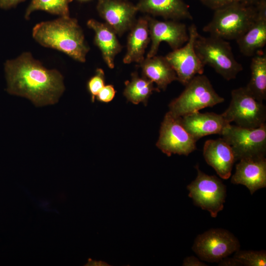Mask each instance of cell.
<instances>
[{
	"label": "cell",
	"instance_id": "9",
	"mask_svg": "<svg viewBox=\"0 0 266 266\" xmlns=\"http://www.w3.org/2000/svg\"><path fill=\"white\" fill-rule=\"evenodd\" d=\"M237 238L223 229H211L197 236L192 249L199 258L208 262H219L240 248Z\"/></svg>",
	"mask_w": 266,
	"mask_h": 266
},
{
	"label": "cell",
	"instance_id": "10",
	"mask_svg": "<svg viewBox=\"0 0 266 266\" xmlns=\"http://www.w3.org/2000/svg\"><path fill=\"white\" fill-rule=\"evenodd\" d=\"M197 141L183 126L180 117L167 112L162 122L156 146L168 156H188L195 151Z\"/></svg>",
	"mask_w": 266,
	"mask_h": 266
},
{
	"label": "cell",
	"instance_id": "16",
	"mask_svg": "<svg viewBox=\"0 0 266 266\" xmlns=\"http://www.w3.org/2000/svg\"><path fill=\"white\" fill-rule=\"evenodd\" d=\"M203 155L207 164L214 168L220 177L224 179L230 177L235 161L231 147L222 137L206 140Z\"/></svg>",
	"mask_w": 266,
	"mask_h": 266
},
{
	"label": "cell",
	"instance_id": "13",
	"mask_svg": "<svg viewBox=\"0 0 266 266\" xmlns=\"http://www.w3.org/2000/svg\"><path fill=\"white\" fill-rule=\"evenodd\" d=\"M96 7L99 15L119 36L130 30L136 20V5L127 0H98Z\"/></svg>",
	"mask_w": 266,
	"mask_h": 266
},
{
	"label": "cell",
	"instance_id": "34",
	"mask_svg": "<svg viewBox=\"0 0 266 266\" xmlns=\"http://www.w3.org/2000/svg\"></svg>",
	"mask_w": 266,
	"mask_h": 266
},
{
	"label": "cell",
	"instance_id": "21",
	"mask_svg": "<svg viewBox=\"0 0 266 266\" xmlns=\"http://www.w3.org/2000/svg\"><path fill=\"white\" fill-rule=\"evenodd\" d=\"M139 64L143 76L155 83L160 90H165L168 85L177 80L174 70L165 57L146 58Z\"/></svg>",
	"mask_w": 266,
	"mask_h": 266
},
{
	"label": "cell",
	"instance_id": "24",
	"mask_svg": "<svg viewBox=\"0 0 266 266\" xmlns=\"http://www.w3.org/2000/svg\"><path fill=\"white\" fill-rule=\"evenodd\" d=\"M73 0H31L27 7L25 18L29 19L32 13L42 10L59 17L69 16V5Z\"/></svg>",
	"mask_w": 266,
	"mask_h": 266
},
{
	"label": "cell",
	"instance_id": "8",
	"mask_svg": "<svg viewBox=\"0 0 266 266\" xmlns=\"http://www.w3.org/2000/svg\"><path fill=\"white\" fill-rule=\"evenodd\" d=\"M195 167L197 176L187 187L188 196L196 205L208 211L212 217L215 218L223 209L226 187L215 175L203 172L198 165Z\"/></svg>",
	"mask_w": 266,
	"mask_h": 266
},
{
	"label": "cell",
	"instance_id": "23",
	"mask_svg": "<svg viewBox=\"0 0 266 266\" xmlns=\"http://www.w3.org/2000/svg\"><path fill=\"white\" fill-rule=\"evenodd\" d=\"M125 84L124 95L129 101L135 104L141 102L146 103L154 91H160L154 86L152 81L144 76L139 77L136 72L132 73L131 81H127Z\"/></svg>",
	"mask_w": 266,
	"mask_h": 266
},
{
	"label": "cell",
	"instance_id": "26",
	"mask_svg": "<svg viewBox=\"0 0 266 266\" xmlns=\"http://www.w3.org/2000/svg\"><path fill=\"white\" fill-rule=\"evenodd\" d=\"M104 80L103 70L101 68H97L95 74L88 81L87 88L91 95L92 102L95 101L98 94L105 86Z\"/></svg>",
	"mask_w": 266,
	"mask_h": 266
},
{
	"label": "cell",
	"instance_id": "14",
	"mask_svg": "<svg viewBox=\"0 0 266 266\" xmlns=\"http://www.w3.org/2000/svg\"><path fill=\"white\" fill-rule=\"evenodd\" d=\"M231 183L246 186L253 195L256 191L266 187V157L245 158L236 165L235 171Z\"/></svg>",
	"mask_w": 266,
	"mask_h": 266
},
{
	"label": "cell",
	"instance_id": "6",
	"mask_svg": "<svg viewBox=\"0 0 266 266\" xmlns=\"http://www.w3.org/2000/svg\"><path fill=\"white\" fill-rule=\"evenodd\" d=\"M228 108L222 113L229 123L242 128L254 129L266 123V107L256 99L245 87L233 89Z\"/></svg>",
	"mask_w": 266,
	"mask_h": 266
},
{
	"label": "cell",
	"instance_id": "5",
	"mask_svg": "<svg viewBox=\"0 0 266 266\" xmlns=\"http://www.w3.org/2000/svg\"><path fill=\"white\" fill-rule=\"evenodd\" d=\"M224 101V99L216 93L207 77L199 74L185 85L181 94L171 101L169 112L176 117H182Z\"/></svg>",
	"mask_w": 266,
	"mask_h": 266
},
{
	"label": "cell",
	"instance_id": "19",
	"mask_svg": "<svg viewBox=\"0 0 266 266\" xmlns=\"http://www.w3.org/2000/svg\"><path fill=\"white\" fill-rule=\"evenodd\" d=\"M138 11L159 16L166 20H192L188 5L183 0H139Z\"/></svg>",
	"mask_w": 266,
	"mask_h": 266
},
{
	"label": "cell",
	"instance_id": "4",
	"mask_svg": "<svg viewBox=\"0 0 266 266\" xmlns=\"http://www.w3.org/2000/svg\"><path fill=\"white\" fill-rule=\"evenodd\" d=\"M195 50L205 66L212 67L227 80L236 78L242 70L241 64L235 59L230 43L226 40L198 34L195 41Z\"/></svg>",
	"mask_w": 266,
	"mask_h": 266
},
{
	"label": "cell",
	"instance_id": "25",
	"mask_svg": "<svg viewBox=\"0 0 266 266\" xmlns=\"http://www.w3.org/2000/svg\"><path fill=\"white\" fill-rule=\"evenodd\" d=\"M239 266H266V253L260 251L240 250L236 252L233 257Z\"/></svg>",
	"mask_w": 266,
	"mask_h": 266
},
{
	"label": "cell",
	"instance_id": "30",
	"mask_svg": "<svg viewBox=\"0 0 266 266\" xmlns=\"http://www.w3.org/2000/svg\"><path fill=\"white\" fill-rule=\"evenodd\" d=\"M26 0H0V8L7 10L16 6Z\"/></svg>",
	"mask_w": 266,
	"mask_h": 266
},
{
	"label": "cell",
	"instance_id": "29",
	"mask_svg": "<svg viewBox=\"0 0 266 266\" xmlns=\"http://www.w3.org/2000/svg\"><path fill=\"white\" fill-rule=\"evenodd\" d=\"M183 266H207L204 263L200 261L195 256H189L186 257L183 261Z\"/></svg>",
	"mask_w": 266,
	"mask_h": 266
},
{
	"label": "cell",
	"instance_id": "2",
	"mask_svg": "<svg viewBox=\"0 0 266 266\" xmlns=\"http://www.w3.org/2000/svg\"><path fill=\"white\" fill-rule=\"evenodd\" d=\"M32 35L45 47L60 51L79 62L86 61L90 48L77 20L70 16L37 24Z\"/></svg>",
	"mask_w": 266,
	"mask_h": 266
},
{
	"label": "cell",
	"instance_id": "22",
	"mask_svg": "<svg viewBox=\"0 0 266 266\" xmlns=\"http://www.w3.org/2000/svg\"><path fill=\"white\" fill-rule=\"evenodd\" d=\"M250 69V79L245 88L256 99L263 102L266 99V55L262 51L254 55Z\"/></svg>",
	"mask_w": 266,
	"mask_h": 266
},
{
	"label": "cell",
	"instance_id": "27",
	"mask_svg": "<svg viewBox=\"0 0 266 266\" xmlns=\"http://www.w3.org/2000/svg\"><path fill=\"white\" fill-rule=\"evenodd\" d=\"M116 91L111 85L104 86L96 96L97 100L103 102L111 101L115 95Z\"/></svg>",
	"mask_w": 266,
	"mask_h": 266
},
{
	"label": "cell",
	"instance_id": "33",
	"mask_svg": "<svg viewBox=\"0 0 266 266\" xmlns=\"http://www.w3.org/2000/svg\"><path fill=\"white\" fill-rule=\"evenodd\" d=\"M80 1H83V2H85V1H89V0H78Z\"/></svg>",
	"mask_w": 266,
	"mask_h": 266
},
{
	"label": "cell",
	"instance_id": "15",
	"mask_svg": "<svg viewBox=\"0 0 266 266\" xmlns=\"http://www.w3.org/2000/svg\"><path fill=\"white\" fill-rule=\"evenodd\" d=\"M185 130L197 141L202 137L214 134H221L229 124L222 114L214 112L200 113L196 111L180 117Z\"/></svg>",
	"mask_w": 266,
	"mask_h": 266
},
{
	"label": "cell",
	"instance_id": "12",
	"mask_svg": "<svg viewBox=\"0 0 266 266\" xmlns=\"http://www.w3.org/2000/svg\"><path fill=\"white\" fill-rule=\"evenodd\" d=\"M148 19L151 43L146 58L156 55L162 42H166L173 50L188 41V31L185 24L173 20L160 21L149 16Z\"/></svg>",
	"mask_w": 266,
	"mask_h": 266
},
{
	"label": "cell",
	"instance_id": "28",
	"mask_svg": "<svg viewBox=\"0 0 266 266\" xmlns=\"http://www.w3.org/2000/svg\"><path fill=\"white\" fill-rule=\"evenodd\" d=\"M207 7L214 10L239 0H200Z\"/></svg>",
	"mask_w": 266,
	"mask_h": 266
},
{
	"label": "cell",
	"instance_id": "17",
	"mask_svg": "<svg viewBox=\"0 0 266 266\" xmlns=\"http://www.w3.org/2000/svg\"><path fill=\"white\" fill-rule=\"evenodd\" d=\"M258 17L249 29L236 40L241 53L247 57L254 56L266 43V0L256 4Z\"/></svg>",
	"mask_w": 266,
	"mask_h": 266
},
{
	"label": "cell",
	"instance_id": "1",
	"mask_svg": "<svg viewBox=\"0 0 266 266\" xmlns=\"http://www.w3.org/2000/svg\"><path fill=\"white\" fill-rule=\"evenodd\" d=\"M4 71L7 92L27 98L37 106L55 104L65 89L62 74L45 67L30 52L7 60Z\"/></svg>",
	"mask_w": 266,
	"mask_h": 266
},
{
	"label": "cell",
	"instance_id": "11",
	"mask_svg": "<svg viewBox=\"0 0 266 266\" xmlns=\"http://www.w3.org/2000/svg\"><path fill=\"white\" fill-rule=\"evenodd\" d=\"M188 31L189 38L187 42L165 56L174 70L177 81L185 86L195 76L203 74L204 67L195 50V41L199 33L197 28L193 24Z\"/></svg>",
	"mask_w": 266,
	"mask_h": 266
},
{
	"label": "cell",
	"instance_id": "3",
	"mask_svg": "<svg viewBox=\"0 0 266 266\" xmlns=\"http://www.w3.org/2000/svg\"><path fill=\"white\" fill-rule=\"evenodd\" d=\"M257 17L256 4L235 1L215 10L211 20L202 30L225 40H236L249 29Z\"/></svg>",
	"mask_w": 266,
	"mask_h": 266
},
{
	"label": "cell",
	"instance_id": "31",
	"mask_svg": "<svg viewBox=\"0 0 266 266\" xmlns=\"http://www.w3.org/2000/svg\"><path fill=\"white\" fill-rule=\"evenodd\" d=\"M106 263L102 261H89L86 266H109Z\"/></svg>",
	"mask_w": 266,
	"mask_h": 266
},
{
	"label": "cell",
	"instance_id": "20",
	"mask_svg": "<svg viewBox=\"0 0 266 266\" xmlns=\"http://www.w3.org/2000/svg\"><path fill=\"white\" fill-rule=\"evenodd\" d=\"M148 17L138 18L130 30L124 63L139 64L144 59L145 49L151 42Z\"/></svg>",
	"mask_w": 266,
	"mask_h": 266
},
{
	"label": "cell",
	"instance_id": "18",
	"mask_svg": "<svg viewBox=\"0 0 266 266\" xmlns=\"http://www.w3.org/2000/svg\"><path fill=\"white\" fill-rule=\"evenodd\" d=\"M87 25L95 32L94 42L101 51L104 62L108 67L113 68L116 55L122 50V46L114 31L107 24L90 19Z\"/></svg>",
	"mask_w": 266,
	"mask_h": 266
},
{
	"label": "cell",
	"instance_id": "7",
	"mask_svg": "<svg viewBox=\"0 0 266 266\" xmlns=\"http://www.w3.org/2000/svg\"><path fill=\"white\" fill-rule=\"evenodd\" d=\"M221 135L231 147L235 162L242 159L265 157L266 124L254 129L228 124Z\"/></svg>",
	"mask_w": 266,
	"mask_h": 266
},
{
	"label": "cell",
	"instance_id": "32",
	"mask_svg": "<svg viewBox=\"0 0 266 266\" xmlns=\"http://www.w3.org/2000/svg\"><path fill=\"white\" fill-rule=\"evenodd\" d=\"M239 1L249 5H256L261 0H239Z\"/></svg>",
	"mask_w": 266,
	"mask_h": 266
}]
</instances>
